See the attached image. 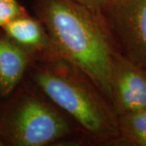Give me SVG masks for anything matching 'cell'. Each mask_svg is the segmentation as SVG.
<instances>
[{
    "mask_svg": "<svg viewBox=\"0 0 146 146\" xmlns=\"http://www.w3.org/2000/svg\"><path fill=\"white\" fill-rule=\"evenodd\" d=\"M45 20L62 52L112 97L115 56L93 19L73 6L53 0L47 6Z\"/></svg>",
    "mask_w": 146,
    "mask_h": 146,
    "instance_id": "6da1fadb",
    "label": "cell"
},
{
    "mask_svg": "<svg viewBox=\"0 0 146 146\" xmlns=\"http://www.w3.org/2000/svg\"><path fill=\"white\" fill-rule=\"evenodd\" d=\"M36 79L45 94L86 130L97 133L103 129L104 115L94 100L79 86L50 73H39Z\"/></svg>",
    "mask_w": 146,
    "mask_h": 146,
    "instance_id": "7a4b0ae2",
    "label": "cell"
},
{
    "mask_svg": "<svg viewBox=\"0 0 146 146\" xmlns=\"http://www.w3.org/2000/svg\"><path fill=\"white\" fill-rule=\"evenodd\" d=\"M67 123L42 102L27 100L16 114L13 123V136L18 145L40 146L63 136Z\"/></svg>",
    "mask_w": 146,
    "mask_h": 146,
    "instance_id": "3957f363",
    "label": "cell"
},
{
    "mask_svg": "<svg viewBox=\"0 0 146 146\" xmlns=\"http://www.w3.org/2000/svg\"><path fill=\"white\" fill-rule=\"evenodd\" d=\"M111 19L124 57L146 68V0H115Z\"/></svg>",
    "mask_w": 146,
    "mask_h": 146,
    "instance_id": "277c9868",
    "label": "cell"
},
{
    "mask_svg": "<svg viewBox=\"0 0 146 146\" xmlns=\"http://www.w3.org/2000/svg\"><path fill=\"white\" fill-rule=\"evenodd\" d=\"M112 97L119 115L146 108V68L115 56Z\"/></svg>",
    "mask_w": 146,
    "mask_h": 146,
    "instance_id": "5b68a950",
    "label": "cell"
},
{
    "mask_svg": "<svg viewBox=\"0 0 146 146\" xmlns=\"http://www.w3.org/2000/svg\"><path fill=\"white\" fill-rule=\"evenodd\" d=\"M26 67V58L18 47L0 40V89L9 94L21 80Z\"/></svg>",
    "mask_w": 146,
    "mask_h": 146,
    "instance_id": "8992f818",
    "label": "cell"
},
{
    "mask_svg": "<svg viewBox=\"0 0 146 146\" xmlns=\"http://www.w3.org/2000/svg\"><path fill=\"white\" fill-rule=\"evenodd\" d=\"M119 115L118 128L124 141L132 145L146 146V108Z\"/></svg>",
    "mask_w": 146,
    "mask_h": 146,
    "instance_id": "52a82bcc",
    "label": "cell"
},
{
    "mask_svg": "<svg viewBox=\"0 0 146 146\" xmlns=\"http://www.w3.org/2000/svg\"><path fill=\"white\" fill-rule=\"evenodd\" d=\"M3 28L11 38L23 45L36 46L43 41L39 25L29 18L18 16Z\"/></svg>",
    "mask_w": 146,
    "mask_h": 146,
    "instance_id": "ba28073f",
    "label": "cell"
},
{
    "mask_svg": "<svg viewBox=\"0 0 146 146\" xmlns=\"http://www.w3.org/2000/svg\"><path fill=\"white\" fill-rule=\"evenodd\" d=\"M21 8L17 0H0V26L21 16Z\"/></svg>",
    "mask_w": 146,
    "mask_h": 146,
    "instance_id": "9c48e42d",
    "label": "cell"
}]
</instances>
